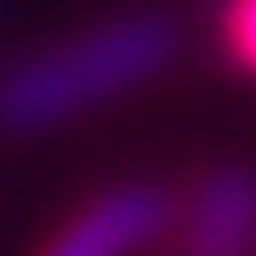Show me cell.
I'll return each mask as SVG.
<instances>
[{
    "instance_id": "277c9868",
    "label": "cell",
    "mask_w": 256,
    "mask_h": 256,
    "mask_svg": "<svg viewBox=\"0 0 256 256\" xmlns=\"http://www.w3.org/2000/svg\"><path fill=\"white\" fill-rule=\"evenodd\" d=\"M222 46L239 68L256 74V0H228L222 6Z\"/></svg>"
},
{
    "instance_id": "7a4b0ae2",
    "label": "cell",
    "mask_w": 256,
    "mask_h": 256,
    "mask_svg": "<svg viewBox=\"0 0 256 256\" xmlns=\"http://www.w3.org/2000/svg\"><path fill=\"white\" fill-rule=\"evenodd\" d=\"M165 222H171V200H165L160 188L126 182V188L97 194L92 205H80L63 228L40 245V256H131V250H142L148 239H160Z\"/></svg>"
},
{
    "instance_id": "6da1fadb",
    "label": "cell",
    "mask_w": 256,
    "mask_h": 256,
    "mask_svg": "<svg viewBox=\"0 0 256 256\" xmlns=\"http://www.w3.org/2000/svg\"><path fill=\"white\" fill-rule=\"evenodd\" d=\"M176 57V23L160 12H131V18L97 23L80 40L23 57L0 80V126L6 131H52L63 120L97 108L131 86L154 80Z\"/></svg>"
},
{
    "instance_id": "5b68a950",
    "label": "cell",
    "mask_w": 256,
    "mask_h": 256,
    "mask_svg": "<svg viewBox=\"0 0 256 256\" xmlns=\"http://www.w3.org/2000/svg\"><path fill=\"white\" fill-rule=\"evenodd\" d=\"M182 256H188V250H182Z\"/></svg>"
},
{
    "instance_id": "3957f363",
    "label": "cell",
    "mask_w": 256,
    "mask_h": 256,
    "mask_svg": "<svg viewBox=\"0 0 256 256\" xmlns=\"http://www.w3.org/2000/svg\"><path fill=\"white\" fill-rule=\"evenodd\" d=\"M256 245V176L239 165L210 171L188 205V256H250Z\"/></svg>"
}]
</instances>
